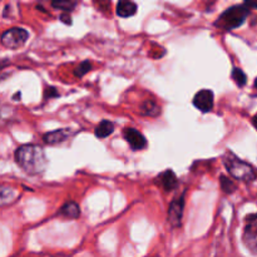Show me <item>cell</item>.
Instances as JSON below:
<instances>
[{"mask_svg":"<svg viewBox=\"0 0 257 257\" xmlns=\"http://www.w3.org/2000/svg\"><path fill=\"white\" fill-rule=\"evenodd\" d=\"M141 113L143 115H148V117H157L161 113V108L158 107L157 103L153 100H146L142 105H141Z\"/></svg>","mask_w":257,"mask_h":257,"instance_id":"obj_15","label":"cell"},{"mask_svg":"<svg viewBox=\"0 0 257 257\" xmlns=\"http://www.w3.org/2000/svg\"><path fill=\"white\" fill-rule=\"evenodd\" d=\"M113 131H114V123L108 119H103L95 128L94 135L99 140H103V138H107L108 136L112 135Z\"/></svg>","mask_w":257,"mask_h":257,"instance_id":"obj_14","label":"cell"},{"mask_svg":"<svg viewBox=\"0 0 257 257\" xmlns=\"http://www.w3.org/2000/svg\"><path fill=\"white\" fill-rule=\"evenodd\" d=\"M70 136H73L72 131L62 128V130H57V131H53V132L45 133L44 137H43V141H44V143H47V145L54 146V145H59V143L65 142Z\"/></svg>","mask_w":257,"mask_h":257,"instance_id":"obj_9","label":"cell"},{"mask_svg":"<svg viewBox=\"0 0 257 257\" xmlns=\"http://www.w3.org/2000/svg\"><path fill=\"white\" fill-rule=\"evenodd\" d=\"M243 5H245L247 9H250V8H255V9H257V2H245Z\"/></svg>","mask_w":257,"mask_h":257,"instance_id":"obj_22","label":"cell"},{"mask_svg":"<svg viewBox=\"0 0 257 257\" xmlns=\"http://www.w3.org/2000/svg\"><path fill=\"white\" fill-rule=\"evenodd\" d=\"M59 215L63 217L70 218V220H75L80 216V208L79 205L74 201H69V202L64 203L62 208L59 210Z\"/></svg>","mask_w":257,"mask_h":257,"instance_id":"obj_13","label":"cell"},{"mask_svg":"<svg viewBox=\"0 0 257 257\" xmlns=\"http://www.w3.org/2000/svg\"><path fill=\"white\" fill-rule=\"evenodd\" d=\"M115 13L120 18H131L137 13V4L133 2H118Z\"/></svg>","mask_w":257,"mask_h":257,"instance_id":"obj_12","label":"cell"},{"mask_svg":"<svg viewBox=\"0 0 257 257\" xmlns=\"http://www.w3.org/2000/svg\"><path fill=\"white\" fill-rule=\"evenodd\" d=\"M15 162L29 175H40L48 166V160L40 146L24 145L15 151Z\"/></svg>","mask_w":257,"mask_h":257,"instance_id":"obj_1","label":"cell"},{"mask_svg":"<svg viewBox=\"0 0 257 257\" xmlns=\"http://www.w3.org/2000/svg\"><path fill=\"white\" fill-rule=\"evenodd\" d=\"M157 182L165 188L166 192H171V191L176 190L178 185L177 176L172 170H166L165 172L161 173L157 177Z\"/></svg>","mask_w":257,"mask_h":257,"instance_id":"obj_10","label":"cell"},{"mask_svg":"<svg viewBox=\"0 0 257 257\" xmlns=\"http://www.w3.org/2000/svg\"><path fill=\"white\" fill-rule=\"evenodd\" d=\"M77 5H78L77 2H69V0H58V2H52V7L54 8V9L63 10V12L65 13L72 12Z\"/></svg>","mask_w":257,"mask_h":257,"instance_id":"obj_16","label":"cell"},{"mask_svg":"<svg viewBox=\"0 0 257 257\" xmlns=\"http://www.w3.org/2000/svg\"><path fill=\"white\" fill-rule=\"evenodd\" d=\"M243 243L252 253L257 255V221H250L246 225L242 236Z\"/></svg>","mask_w":257,"mask_h":257,"instance_id":"obj_8","label":"cell"},{"mask_svg":"<svg viewBox=\"0 0 257 257\" xmlns=\"http://www.w3.org/2000/svg\"><path fill=\"white\" fill-rule=\"evenodd\" d=\"M250 14V9L245 7V5H233V7L228 8L225 12L221 14V17L217 19L216 25L225 30L235 29V28L241 27L245 23L246 18Z\"/></svg>","mask_w":257,"mask_h":257,"instance_id":"obj_3","label":"cell"},{"mask_svg":"<svg viewBox=\"0 0 257 257\" xmlns=\"http://www.w3.org/2000/svg\"><path fill=\"white\" fill-rule=\"evenodd\" d=\"M255 87H256V89H257V78H256V80H255Z\"/></svg>","mask_w":257,"mask_h":257,"instance_id":"obj_24","label":"cell"},{"mask_svg":"<svg viewBox=\"0 0 257 257\" xmlns=\"http://www.w3.org/2000/svg\"><path fill=\"white\" fill-rule=\"evenodd\" d=\"M220 183H221V188L225 193H233L236 191V185L233 183V181H231L230 178L226 177V176H221L220 177Z\"/></svg>","mask_w":257,"mask_h":257,"instance_id":"obj_18","label":"cell"},{"mask_svg":"<svg viewBox=\"0 0 257 257\" xmlns=\"http://www.w3.org/2000/svg\"><path fill=\"white\" fill-rule=\"evenodd\" d=\"M29 33L23 28H10L2 35V44L9 49H19L27 43Z\"/></svg>","mask_w":257,"mask_h":257,"instance_id":"obj_4","label":"cell"},{"mask_svg":"<svg viewBox=\"0 0 257 257\" xmlns=\"http://www.w3.org/2000/svg\"><path fill=\"white\" fill-rule=\"evenodd\" d=\"M213 92L211 89H201L193 97V105L202 113H208L213 108Z\"/></svg>","mask_w":257,"mask_h":257,"instance_id":"obj_6","label":"cell"},{"mask_svg":"<svg viewBox=\"0 0 257 257\" xmlns=\"http://www.w3.org/2000/svg\"><path fill=\"white\" fill-rule=\"evenodd\" d=\"M92 67L93 65L92 63H90V60H84V62H82L79 65H78L77 69L74 70V74L79 78L83 77V75L87 74V73L92 69Z\"/></svg>","mask_w":257,"mask_h":257,"instance_id":"obj_19","label":"cell"},{"mask_svg":"<svg viewBox=\"0 0 257 257\" xmlns=\"http://www.w3.org/2000/svg\"><path fill=\"white\" fill-rule=\"evenodd\" d=\"M58 95H59V93H58L57 88H54V87H48L47 89H45V94H44L45 99H50V98L58 97Z\"/></svg>","mask_w":257,"mask_h":257,"instance_id":"obj_20","label":"cell"},{"mask_svg":"<svg viewBox=\"0 0 257 257\" xmlns=\"http://www.w3.org/2000/svg\"><path fill=\"white\" fill-rule=\"evenodd\" d=\"M183 210H185V193L180 197L175 198L171 202L170 208H168L167 220L172 227H180L181 221H182Z\"/></svg>","mask_w":257,"mask_h":257,"instance_id":"obj_5","label":"cell"},{"mask_svg":"<svg viewBox=\"0 0 257 257\" xmlns=\"http://www.w3.org/2000/svg\"><path fill=\"white\" fill-rule=\"evenodd\" d=\"M19 198V192L12 186L0 185V207L14 203Z\"/></svg>","mask_w":257,"mask_h":257,"instance_id":"obj_11","label":"cell"},{"mask_svg":"<svg viewBox=\"0 0 257 257\" xmlns=\"http://www.w3.org/2000/svg\"><path fill=\"white\" fill-rule=\"evenodd\" d=\"M252 123H253V125H255V127L257 128V114L252 118Z\"/></svg>","mask_w":257,"mask_h":257,"instance_id":"obj_23","label":"cell"},{"mask_svg":"<svg viewBox=\"0 0 257 257\" xmlns=\"http://www.w3.org/2000/svg\"><path fill=\"white\" fill-rule=\"evenodd\" d=\"M60 20H62L64 24H68V25L72 24V17H70L68 13H63V14L60 15Z\"/></svg>","mask_w":257,"mask_h":257,"instance_id":"obj_21","label":"cell"},{"mask_svg":"<svg viewBox=\"0 0 257 257\" xmlns=\"http://www.w3.org/2000/svg\"><path fill=\"white\" fill-rule=\"evenodd\" d=\"M223 163H225L230 175L236 180L243 181V182H251L256 178L257 175L255 168L248 165L247 162H245V161L236 157L230 151L226 152V155L223 156Z\"/></svg>","mask_w":257,"mask_h":257,"instance_id":"obj_2","label":"cell"},{"mask_svg":"<svg viewBox=\"0 0 257 257\" xmlns=\"http://www.w3.org/2000/svg\"><path fill=\"white\" fill-rule=\"evenodd\" d=\"M231 77H232V79L235 80V83L238 87H243V85H246V83H247V75H246L245 73H243V70H241L240 68H233Z\"/></svg>","mask_w":257,"mask_h":257,"instance_id":"obj_17","label":"cell"},{"mask_svg":"<svg viewBox=\"0 0 257 257\" xmlns=\"http://www.w3.org/2000/svg\"><path fill=\"white\" fill-rule=\"evenodd\" d=\"M123 137L127 141L133 151H142L147 147V140L140 131L135 128H125L123 131Z\"/></svg>","mask_w":257,"mask_h":257,"instance_id":"obj_7","label":"cell"}]
</instances>
